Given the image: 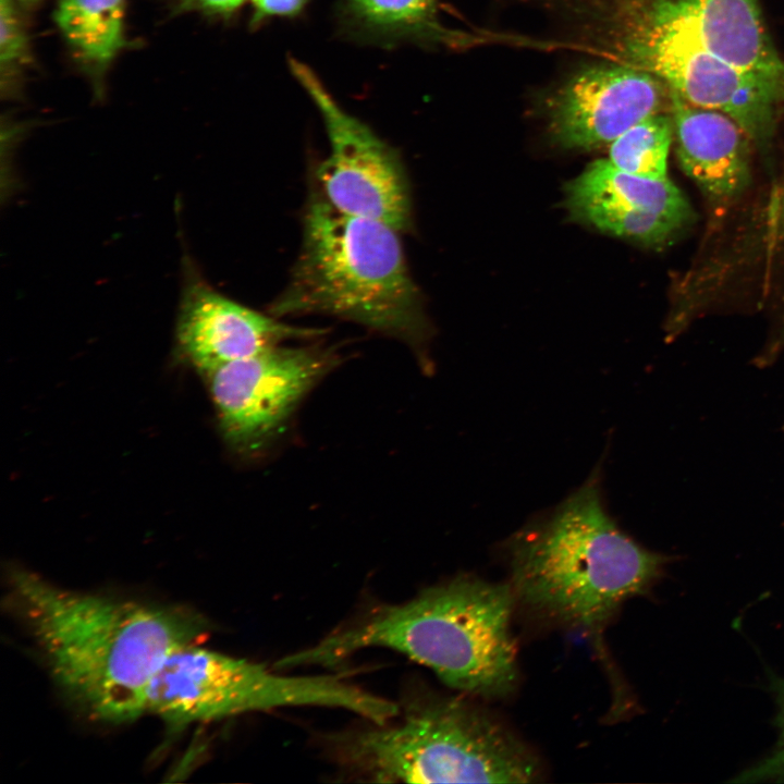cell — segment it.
Segmentation results:
<instances>
[{"label":"cell","instance_id":"cell-5","mask_svg":"<svg viewBox=\"0 0 784 784\" xmlns=\"http://www.w3.org/2000/svg\"><path fill=\"white\" fill-rule=\"evenodd\" d=\"M399 234L384 222L340 211L315 187L298 256L270 315H329L420 352L430 328Z\"/></svg>","mask_w":784,"mask_h":784},{"label":"cell","instance_id":"cell-1","mask_svg":"<svg viewBox=\"0 0 784 784\" xmlns=\"http://www.w3.org/2000/svg\"><path fill=\"white\" fill-rule=\"evenodd\" d=\"M10 592L54 682L88 718L130 723L146 713L149 684L167 657L199 644L196 612L65 589L12 568Z\"/></svg>","mask_w":784,"mask_h":784},{"label":"cell","instance_id":"cell-12","mask_svg":"<svg viewBox=\"0 0 784 784\" xmlns=\"http://www.w3.org/2000/svg\"><path fill=\"white\" fill-rule=\"evenodd\" d=\"M326 331L282 322L197 283L187 287L177 321L183 353L203 375L290 339H315Z\"/></svg>","mask_w":784,"mask_h":784},{"label":"cell","instance_id":"cell-21","mask_svg":"<svg viewBox=\"0 0 784 784\" xmlns=\"http://www.w3.org/2000/svg\"><path fill=\"white\" fill-rule=\"evenodd\" d=\"M195 5L200 9L210 11L226 13L238 8L245 0H191Z\"/></svg>","mask_w":784,"mask_h":784},{"label":"cell","instance_id":"cell-16","mask_svg":"<svg viewBox=\"0 0 784 784\" xmlns=\"http://www.w3.org/2000/svg\"><path fill=\"white\" fill-rule=\"evenodd\" d=\"M436 0H350L356 14L369 24L408 28L422 22Z\"/></svg>","mask_w":784,"mask_h":784},{"label":"cell","instance_id":"cell-7","mask_svg":"<svg viewBox=\"0 0 784 784\" xmlns=\"http://www.w3.org/2000/svg\"><path fill=\"white\" fill-rule=\"evenodd\" d=\"M193 644L174 650L154 675L146 713L172 727L280 707L341 708L383 724L399 706L339 676H286L260 663Z\"/></svg>","mask_w":784,"mask_h":784},{"label":"cell","instance_id":"cell-14","mask_svg":"<svg viewBox=\"0 0 784 784\" xmlns=\"http://www.w3.org/2000/svg\"><path fill=\"white\" fill-rule=\"evenodd\" d=\"M124 0H60L54 20L86 63L103 68L124 46Z\"/></svg>","mask_w":784,"mask_h":784},{"label":"cell","instance_id":"cell-20","mask_svg":"<svg viewBox=\"0 0 784 784\" xmlns=\"http://www.w3.org/2000/svg\"><path fill=\"white\" fill-rule=\"evenodd\" d=\"M306 0H253L259 15H291L298 12Z\"/></svg>","mask_w":784,"mask_h":784},{"label":"cell","instance_id":"cell-13","mask_svg":"<svg viewBox=\"0 0 784 784\" xmlns=\"http://www.w3.org/2000/svg\"><path fill=\"white\" fill-rule=\"evenodd\" d=\"M676 152L684 172L713 200H727L749 182L748 140L730 115L669 91Z\"/></svg>","mask_w":784,"mask_h":784},{"label":"cell","instance_id":"cell-3","mask_svg":"<svg viewBox=\"0 0 784 784\" xmlns=\"http://www.w3.org/2000/svg\"><path fill=\"white\" fill-rule=\"evenodd\" d=\"M515 602L509 584L457 576L408 601L376 608L275 665L331 666L362 649L380 647L428 667L451 688L505 697L518 679L511 629Z\"/></svg>","mask_w":784,"mask_h":784},{"label":"cell","instance_id":"cell-17","mask_svg":"<svg viewBox=\"0 0 784 784\" xmlns=\"http://www.w3.org/2000/svg\"><path fill=\"white\" fill-rule=\"evenodd\" d=\"M774 688L780 708L777 716V725L781 728L780 742L770 756L742 772L733 782H784V681H776Z\"/></svg>","mask_w":784,"mask_h":784},{"label":"cell","instance_id":"cell-8","mask_svg":"<svg viewBox=\"0 0 784 784\" xmlns=\"http://www.w3.org/2000/svg\"><path fill=\"white\" fill-rule=\"evenodd\" d=\"M340 357L331 347L280 344L213 370L207 377L226 442L243 454L265 450Z\"/></svg>","mask_w":784,"mask_h":784},{"label":"cell","instance_id":"cell-9","mask_svg":"<svg viewBox=\"0 0 784 784\" xmlns=\"http://www.w3.org/2000/svg\"><path fill=\"white\" fill-rule=\"evenodd\" d=\"M292 70L319 108L330 142L316 171L319 191L340 211L408 231L412 197L397 152L343 111L309 69L293 62Z\"/></svg>","mask_w":784,"mask_h":784},{"label":"cell","instance_id":"cell-11","mask_svg":"<svg viewBox=\"0 0 784 784\" xmlns=\"http://www.w3.org/2000/svg\"><path fill=\"white\" fill-rule=\"evenodd\" d=\"M667 88L637 66H601L579 73L559 94L551 127L569 148L612 143L628 128L660 112Z\"/></svg>","mask_w":784,"mask_h":784},{"label":"cell","instance_id":"cell-19","mask_svg":"<svg viewBox=\"0 0 784 784\" xmlns=\"http://www.w3.org/2000/svg\"><path fill=\"white\" fill-rule=\"evenodd\" d=\"M767 235L772 242L784 237V186L775 193L769 205Z\"/></svg>","mask_w":784,"mask_h":784},{"label":"cell","instance_id":"cell-6","mask_svg":"<svg viewBox=\"0 0 784 784\" xmlns=\"http://www.w3.org/2000/svg\"><path fill=\"white\" fill-rule=\"evenodd\" d=\"M347 768L376 782L529 783L539 763L507 727L462 699L409 700L399 723L333 739Z\"/></svg>","mask_w":784,"mask_h":784},{"label":"cell","instance_id":"cell-2","mask_svg":"<svg viewBox=\"0 0 784 784\" xmlns=\"http://www.w3.org/2000/svg\"><path fill=\"white\" fill-rule=\"evenodd\" d=\"M628 50L687 102L721 111L765 144L784 96V62L758 0H638Z\"/></svg>","mask_w":784,"mask_h":784},{"label":"cell","instance_id":"cell-10","mask_svg":"<svg viewBox=\"0 0 784 784\" xmlns=\"http://www.w3.org/2000/svg\"><path fill=\"white\" fill-rule=\"evenodd\" d=\"M566 205L577 220L650 245L671 240L690 218L686 198L667 176L634 175L609 160L593 162L567 186Z\"/></svg>","mask_w":784,"mask_h":784},{"label":"cell","instance_id":"cell-22","mask_svg":"<svg viewBox=\"0 0 784 784\" xmlns=\"http://www.w3.org/2000/svg\"><path fill=\"white\" fill-rule=\"evenodd\" d=\"M20 1H22V2H24V3H35V2H38V1H40V0H20Z\"/></svg>","mask_w":784,"mask_h":784},{"label":"cell","instance_id":"cell-18","mask_svg":"<svg viewBox=\"0 0 784 784\" xmlns=\"http://www.w3.org/2000/svg\"><path fill=\"white\" fill-rule=\"evenodd\" d=\"M26 36L11 0H0V61L10 65L26 53Z\"/></svg>","mask_w":784,"mask_h":784},{"label":"cell","instance_id":"cell-15","mask_svg":"<svg viewBox=\"0 0 784 784\" xmlns=\"http://www.w3.org/2000/svg\"><path fill=\"white\" fill-rule=\"evenodd\" d=\"M672 136V119L661 112L651 114L611 143L608 160L634 175L666 177Z\"/></svg>","mask_w":784,"mask_h":784},{"label":"cell","instance_id":"cell-4","mask_svg":"<svg viewBox=\"0 0 784 784\" xmlns=\"http://www.w3.org/2000/svg\"><path fill=\"white\" fill-rule=\"evenodd\" d=\"M600 469L549 514L507 541L511 587L535 613L600 630L629 598L648 592L671 556L650 551L608 514Z\"/></svg>","mask_w":784,"mask_h":784}]
</instances>
